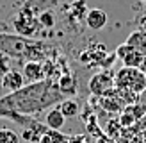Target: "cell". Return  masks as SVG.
Listing matches in <instances>:
<instances>
[{
    "mask_svg": "<svg viewBox=\"0 0 146 143\" xmlns=\"http://www.w3.org/2000/svg\"><path fill=\"white\" fill-rule=\"evenodd\" d=\"M61 100H64V97L59 91L57 82L52 79L25 84L23 88L0 97V118H4L7 113L38 116L45 109L57 106Z\"/></svg>",
    "mask_w": 146,
    "mask_h": 143,
    "instance_id": "6da1fadb",
    "label": "cell"
},
{
    "mask_svg": "<svg viewBox=\"0 0 146 143\" xmlns=\"http://www.w3.org/2000/svg\"><path fill=\"white\" fill-rule=\"evenodd\" d=\"M0 52L7 54L11 59L25 57L27 61H45L50 57H59V50L52 43L7 32H0Z\"/></svg>",
    "mask_w": 146,
    "mask_h": 143,
    "instance_id": "7a4b0ae2",
    "label": "cell"
},
{
    "mask_svg": "<svg viewBox=\"0 0 146 143\" xmlns=\"http://www.w3.org/2000/svg\"><path fill=\"white\" fill-rule=\"evenodd\" d=\"M114 88L141 95L146 90V75L139 68L121 66L118 72H114Z\"/></svg>",
    "mask_w": 146,
    "mask_h": 143,
    "instance_id": "3957f363",
    "label": "cell"
},
{
    "mask_svg": "<svg viewBox=\"0 0 146 143\" xmlns=\"http://www.w3.org/2000/svg\"><path fill=\"white\" fill-rule=\"evenodd\" d=\"M116 59H118L116 52H109L102 43L87 47L78 57V61L82 64H86L89 68H100V70H109Z\"/></svg>",
    "mask_w": 146,
    "mask_h": 143,
    "instance_id": "277c9868",
    "label": "cell"
},
{
    "mask_svg": "<svg viewBox=\"0 0 146 143\" xmlns=\"http://www.w3.org/2000/svg\"><path fill=\"white\" fill-rule=\"evenodd\" d=\"M87 88H89V93L98 98L105 93L114 90V72L111 70H100L94 75H91L89 82H87Z\"/></svg>",
    "mask_w": 146,
    "mask_h": 143,
    "instance_id": "5b68a950",
    "label": "cell"
},
{
    "mask_svg": "<svg viewBox=\"0 0 146 143\" xmlns=\"http://www.w3.org/2000/svg\"><path fill=\"white\" fill-rule=\"evenodd\" d=\"M116 57L123 63V66H132V68H139L141 63L146 55L139 54L137 50H134L132 47H128L127 43H121L119 47H116Z\"/></svg>",
    "mask_w": 146,
    "mask_h": 143,
    "instance_id": "8992f818",
    "label": "cell"
},
{
    "mask_svg": "<svg viewBox=\"0 0 146 143\" xmlns=\"http://www.w3.org/2000/svg\"><path fill=\"white\" fill-rule=\"evenodd\" d=\"M98 104H100V107H102L105 113H111V114H116V113L119 114V113L127 107L125 100L119 97V93L116 91V88H114L112 91L105 93V95L98 97Z\"/></svg>",
    "mask_w": 146,
    "mask_h": 143,
    "instance_id": "52a82bcc",
    "label": "cell"
},
{
    "mask_svg": "<svg viewBox=\"0 0 146 143\" xmlns=\"http://www.w3.org/2000/svg\"><path fill=\"white\" fill-rule=\"evenodd\" d=\"M14 27H16V31H18L20 36H27V38L32 36V34H36L38 29H41L38 18L31 16V14H27L23 11H20L18 16L14 18Z\"/></svg>",
    "mask_w": 146,
    "mask_h": 143,
    "instance_id": "ba28073f",
    "label": "cell"
},
{
    "mask_svg": "<svg viewBox=\"0 0 146 143\" xmlns=\"http://www.w3.org/2000/svg\"><path fill=\"white\" fill-rule=\"evenodd\" d=\"M48 131V127L45 124H41L38 118H32V122L27 127H21L20 131V138L25 140L27 143H39L41 136Z\"/></svg>",
    "mask_w": 146,
    "mask_h": 143,
    "instance_id": "9c48e42d",
    "label": "cell"
},
{
    "mask_svg": "<svg viewBox=\"0 0 146 143\" xmlns=\"http://www.w3.org/2000/svg\"><path fill=\"white\" fill-rule=\"evenodd\" d=\"M59 2L61 0H25L20 11H23L27 14H31V16L38 18L41 13L52 11L55 5H59Z\"/></svg>",
    "mask_w": 146,
    "mask_h": 143,
    "instance_id": "30bf717a",
    "label": "cell"
},
{
    "mask_svg": "<svg viewBox=\"0 0 146 143\" xmlns=\"http://www.w3.org/2000/svg\"><path fill=\"white\" fill-rule=\"evenodd\" d=\"M23 79H25V84H32V82H39V81H45V68H43V61H27L23 64Z\"/></svg>",
    "mask_w": 146,
    "mask_h": 143,
    "instance_id": "8fae6325",
    "label": "cell"
},
{
    "mask_svg": "<svg viewBox=\"0 0 146 143\" xmlns=\"http://www.w3.org/2000/svg\"><path fill=\"white\" fill-rule=\"evenodd\" d=\"M55 82H57V86H59V91L62 93L64 98H70V97H75L77 95V91H78V81H77V77L73 75L71 72L62 74Z\"/></svg>",
    "mask_w": 146,
    "mask_h": 143,
    "instance_id": "7c38bea8",
    "label": "cell"
},
{
    "mask_svg": "<svg viewBox=\"0 0 146 143\" xmlns=\"http://www.w3.org/2000/svg\"><path fill=\"white\" fill-rule=\"evenodd\" d=\"M84 23L91 29V31H102L107 25V13L104 9H98V7H93V9L87 11Z\"/></svg>",
    "mask_w": 146,
    "mask_h": 143,
    "instance_id": "4fadbf2b",
    "label": "cell"
},
{
    "mask_svg": "<svg viewBox=\"0 0 146 143\" xmlns=\"http://www.w3.org/2000/svg\"><path fill=\"white\" fill-rule=\"evenodd\" d=\"M2 86L5 93H11V91H16L20 88L25 86V79H23V74L18 70H9L2 75Z\"/></svg>",
    "mask_w": 146,
    "mask_h": 143,
    "instance_id": "5bb4252c",
    "label": "cell"
},
{
    "mask_svg": "<svg viewBox=\"0 0 146 143\" xmlns=\"http://www.w3.org/2000/svg\"><path fill=\"white\" fill-rule=\"evenodd\" d=\"M64 124H66V116L61 113L59 107H50L46 116H45V125L48 129H54V131H61V129L64 127Z\"/></svg>",
    "mask_w": 146,
    "mask_h": 143,
    "instance_id": "9a60e30c",
    "label": "cell"
},
{
    "mask_svg": "<svg viewBox=\"0 0 146 143\" xmlns=\"http://www.w3.org/2000/svg\"><path fill=\"white\" fill-rule=\"evenodd\" d=\"M125 43L128 47H132L134 50H137L139 54L146 55V31L144 29H135L134 32H130Z\"/></svg>",
    "mask_w": 146,
    "mask_h": 143,
    "instance_id": "2e32d148",
    "label": "cell"
},
{
    "mask_svg": "<svg viewBox=\"0 0 146 143\" xmlns=\"http://www.w3.org/2000/svg\"><path fill=\"white\" fill-rule=\"evenodd\" d=\"M57 107L61 109V113L66 118H75V116H78V113H80V104H78V100L75 97L61 100V102L57 104Z\"/></svg>",
    "mask_w": 146,
    "mask_h": 143,
    "instance_id": "e0dca14e",
    "label": "cell"
},
{
    "mask_svg": "<svg viewBox=\"0 0 146 143\" xmlns=\"http://www.w3.org/2000/svg\"><path fill=\"white\" fill-rule=\"evenodd\" d=\"M104 132L109 136V138H112L116 143H119L121 132H123V125L119 124L118 118H109V120L105 122V125H104Z\"/></svg>",
    "mask_w": 146,
    "mask_h": 143,
    "instance_id": "ac0fdd59",
    "label": "cell"
},
{
    "mask_svg": "<svg viewBox=\"0 0 146 143\" xmlns=\"http://www.w3.org/2000/svg\"><path fill=\"white\" fill-rule=\"evenodd\" d=\"M68 136L62 134L61 131H54V129H48V131L41 136L39 143H64Z\"/></svg>",
    "mask_w": 146,
    "mask_h": 143,
    "instance_id": "d6986e66",
    "label": "cell"
},
{
    "mask_svg": "<svg viewBox=\"0 0 146 143\" xmlns=\"http://www.w3.org/2000/svg\"><path fill=\"white\" fill-rule=\"evenodd\" d=\"M70 11H71V16H75V20H86V14L89 9L86 5V0H75L70 5Z\"/></svg>",
    "mask_w": 146,
    "mask_h": 143,
    "instance_id": "ffe728a7",
    "label": "cell"
},
{
    "mask_svg": "<svg viewBox=\"0 0 146 143\" xmlns=\"http://www.w3.org/2000/svg\"><path fill=\"white\" fill-rule=\"evenodd\" d=\"M20 134L16 131H13V129H0V143H20Z\"/></svg>",
    "mask_w": 146,
    "mask_h": 143,
    "instance_id": "44dd1931",
    "label": "cell"
},
{
    "mask_svg": "<svg viewBox=\"0 0 146 143\" xmlns=\"http://www.w3.org/2000/svg\"><path fill=\"white\" fill-rule=\"evenodd\" d=\"M38 21H39V25H41V27H45V29H54L55 23H57L55 14H54L52 11H45V13H41L39 16H38Z\"/></svg>",
    "mask_w": 146,
    "mask_h": 143,
    "instance_id": "7402d4cb",
    "label": "cell"
},
{
    "mask_svg": "<svg viewBox=\"0 0 146 143\" xmlns=\"http://www.w3.org/2000/svg\"><path fill=\"white\" fill-rule=\"evenodd\" d=\"M134 129H135V132H137V134H139L141 138L146 141V114H144V116H141L139 120L135 122Z\"/></svg>",
    "mask_w": 146,
    "mask_h": 143,
    "instance_id": "603a6c76",
    "label": "cell"
},
{
    "mask_svg": "<svg viewBox=\"0 0 146 143\" xmlns=\"http://www.w3.org/2000/svg\"><path fill=\"white\" fill-rule=\"evenodd\" d=\"M9 64H11V57L4 54V52H0V79H2V75L5 74V72H9Z\"/></svg>",
    "mask_w": 146,
    "mask_h": 143,
    "instance_id": "cb8c5ba5",
    "label": "cell"
},
{
    "mask_svg": "<svg viewBox=\"0 0 146 143\" xmlns=\"http://www.w3.org/2000/svg\"><path fill=\"white\" fill-rule=\"evenodd\" d=\"M96 143H116V141H114L112 138H109V136L104 132V134H100L98 138H96Z\"/></svg>",
    "mask_w": 146,
    "mask_h": 143,
    "instance_id": "d4e9b609",
    "label": "cell"
},
{
    "mask_svg": "<svg viewBox=\"0 0 146 143\" xmlns=\"http://www.w3.org/2000/svg\"><path fill=\"white\" fill-rule=\"evenodd\" d=\"M139 70H141L143 74L146 75V57H144V59H143V63H141V66H139Z\"/></svg>",
    "mask_w": 146,
    "mask_h": 143,
    "instance_id": "484cf974",
    "label": "cell"
},
{
    "mask_svg": "<svg viewBox=\"0 0 146 143\" xmlns=\"http://www.w3.org/2000/svg\"><path fill=\"white\" fill-rule=\"evenodd\" d=\"M139 29H144V31H146V14L141 18V27H139Z\"/></svg>",
    "mask_w": 146,
    "mask_h": 143,
    "instance_id": "4316f807",
    "label": "cell"
},
{
    "mask_svg": "<svg viewBox=\"0 0 146 143\" xmlns=\"http://www.w3.org/2000/svg\"><path fill=\"white\" fill-rule=\"evenodd\" d=\"M5 95V90H4V86H2V79H0V97Z\"/></svg>",
    "mask_w": 146,
    "mask_h": 143,
    "instance_id": "83f0119b",
    "label": "cell"
},
{
    "mask_svg": "<svg viewBox=\"0 0 146 143\" xmlns=\"http://www.w3.org/2000/svg\"><path fill=\"white\" fill-rule=\"evenodd\" d=\"M141 2H143V4H146V0H141Z\"/></svg>",
    "mask_w": 146,
    "mask_h": 143,
    "instance_id": "f1b7e54d",
    "label": "cell"
}]
</instances>
